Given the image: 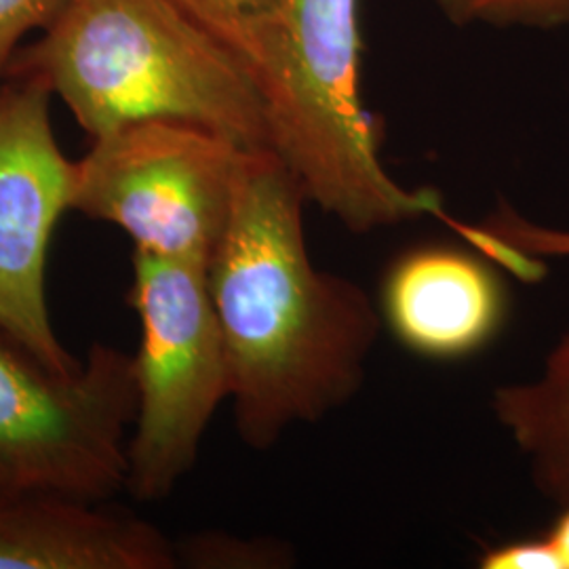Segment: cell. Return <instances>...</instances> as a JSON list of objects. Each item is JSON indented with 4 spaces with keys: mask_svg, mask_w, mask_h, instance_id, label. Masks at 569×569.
Segmentation results:
<instances>
[{
    "mask_svg": "<svg viewBox=\"0 0 569 569\" xmlns=\"http://www.w3.org/2000/svg\"><path fill=\"white\" fill-rule=\"evenodd\" d=\"M9 74L41 81L91 138L171 119L249 150L270 148L243 61L176 0H68Z\"/></svg>",
    "mask_w": 569,
    "mask_h": 569,
    "instance_id": "obj_2",
    "label": "cell"
},
{
    "mask_svg": "<svg viewBox=\"0 0 569 569\" xmlns=\"http://www.w3.org/2000/svg\"><path fill=\"white\" fill-rule=\"evenodd\" d=\"M481 226L500 241L512 244L529 256L542 260L569 258V230L538 224L505 201H500L489 211Z\"/></svg>",
    "mask_w": 569,
    "mask_h": 569,
    "instance_id": "obj_14",
    "label": "cell"
},
{
    "mask_svg": "<svg viewBox=\"0 0 569 569\" xmlns=\"http://www.w3.org/2000/svg\"><path fill=\"white\" fill-rule=\"evenodd\" d=\"M547 536H549L552 547L559 552L563 569H569V505L561 507V515L557 517V521L552 523Z\"/></svg>",
    "mask_w": 569,
    "mask_h": 569,
    "instance_id": "obj_17",
    "label": "cell"
},
{
    "mask_svg": "<svg viewBox=\"0 0 569 569\" xmlns=\"http://www.w3.org/2000/svg\"><path fill=\"white\" fill-rule=\"evenodd\" d=\"M63 496L0 498V569H176V545L131 512Z\"/></svg>",
    "mask_w": 569,
    "mask_h": 569,
    "instance_id": "obj_9",
    "label": "cell"
},
{
    "mask_svg": "<svg viewBox=\"0 0 569 569\" xmlns=\"http://www.w3.org/2000/svg\"><path fill=\"white\" fill-rule=\"evenodd\" d=\"M306 203L302 183L270 148L249 150L207 264L234 425L258 451L359 395L385 321L361 284L315 266Z\"/></svg>",
    "mask_w": 569,
    "mask_h": 569,
    "instance_id": "obj_1",
    "label": "cell"
},
{
    "mask_svg": "<svg viewBox=\"0 0 569 569\" xmlns=\"http://www.w3.org/2000/svg\"><path fill=\"white\" fill-rule=\"evenodd\" d=\"M249 148L194 122L152 119L93 138L74 161L72 211L117 226L133 251L209 264Z\"/></svg>",
    "mask_w": 569,
    "mask_h": 569,
    "instance_id": "obj_6",
    "label": "cell"
},
{
    "mask_svg": "<svg viewBox=\"0 0 569 569\" xmlns=\"http://www.w3.org/2000/svg\"><path fill=\"white\" fill-rule=\"evenodd\" d=\"M131 274L140 346L124 489L140 502H157L197 465L211 418L230 399V367L207 266L133 251Z\"/></svg>",
    "mask_w": 569,
    "mask_h": 569,
    "instance_id": "obj_5",
    "label": "cell"
},
{
    "mask_svg": "<svg viewBox=\"0 0 569 569\" xmlns=\"http://www.w3.org/2000/svg\"><path fill=\"white\" fill-rule=\"evenodd\" d=\"M249 70L281 0H176Z\"/></svg>",
    "mask_w": 569,
    "mask_h": 569,
    "instance_id": "obj_12",
    "label": "cell"
},
{
    "mask_svg": "<svg viewBox=\"0 0 569 569\" xmlns=\"http://www.w3.org/2000/svg\"><path fill=\"white\" fill-rule=\"evenodd\" d=\"M51 91L37 79L0 81V327L47 366L72 369L47 305L53 230L72 211L74 161L51 122Z\"/></svg>",
    "mask_w": 569,
    "mask_h": 569,
    "instance_id": "obj_7",
    "label": "cell"
},
{
    "mask_svg": "<svg viewBox=\"0 0 569 569\" xmlns=\"http://www.w3.org/2000/svg\"><path fill=\"white\" fill-rule=\"evenodd\" d=\"M361 0H281L249 74L270 150L308 203L352 232L446 213L435 188H406L380 159V122L363 98Z\"/></svg>",
    "mask_w": 569,
    "mask_h": 569,
    "instance_id": "obj_3",
    "label": "cell"
},
{
    "mask_svg": "<svg viewBox=\"0 0 569 569\" xmlns=\"http://www.w3.org/2000/svg\"><path fill=\"white\" fill-rule=\"evenodd\" d=\"M491 411L528 458L538 491L569 505V329L550 350L538 378L498 387Z\"/></svg>",
    "mask_w": 569,
    "mask_h": 569,
    "instance_id": "obj_10",
    "label": "cell"
},
{
    "mask_svg": "<svg viewBox=\"0 0 569 569\" xmlns=\"http://www.w3.org/2000/svg\"><path fill=\"white\" fill-rule=\"evenodd\" d=\"M136 406L133 355L98 342L63 371L0 327V498L121 493Z\"/></svg>",
    "mask_w": 569,
    "mask_h": 569,
    "instance_id": "obj_4",
    "label": "cell"
},
{
    "mask_svg": "<svg viewBox=\"0 0 569 569\" xmlns=\"http://www.w3.org/2000/svg\"><path fill=\"white\" fill-rule=\"evenodd\" d=\"M481 569H563L561 557L549 536L515 540L486 550L479 559Z\"/></svg>",
    "mask_w": 569,
    "mask_h": 569,
    "instance_id": "obj_16",
    "label": "cell"
},
{
    "mask_svg": "<svg viewBox=\"0 0 569 569\" xmlns=\"http://www.w3.org/2000/svg\"><path fill=\"white\" fill-rule=\"evenodd\" d=\"M66 4L68 0H0V81L16 60L23 37L47 30Z\"/></svg>",
    "mask_w": 569,
    "mask_h": 569,
    "instance_id": "obj_15",
    "label": "cell"
},
{
    "mask_svg": "<svg viewBox=\"0 0 569 569\" xmlns=\"http://www.w3.org/2000/svg\"><path fill=\"white\" fill-rule=\"evenodd\" d=\"M176 545L178 568L277 569L291 566V550L272 538H243L220 529L183 536Z\"/></svg>",
    "mask_w": 569,
    "mask_h": 569,
    "instance_id": "obj_11",
    "label": "cell"
},
{
    "mask_svg": "<svg viewBox=\"0 0 569 569\" xmlns=\"http://www.w3.org/2000/svg\"><path fill=\"white\" fill-rule=\"evenodd\" d=\"M380 312L392 336L413 355L458 361L498 336L509 300L488 262L462 249L427 244L390 264Z\"/></svg>",
    "mask_w": 569,
    "mask_h": 569,
    "instance_id": "obj_8",
    "label": "cell"
},
{
    "mask_svg": "<svg viewBox=\"0 0 569 569\" xmlns=\"http://www.w3.org/2000/svg\"><path fill=\"white\" fill-rule=\"evenodd\" d=\"M456 28H569V0H432Z\"/></svg>",
    "mask_w": 569,
    "mask_h": 569,
    "instance_id": "obj_13",
    "label": "cell"
}]
</instances>
